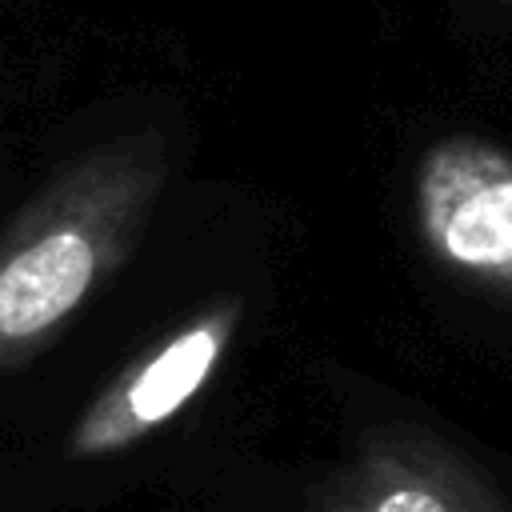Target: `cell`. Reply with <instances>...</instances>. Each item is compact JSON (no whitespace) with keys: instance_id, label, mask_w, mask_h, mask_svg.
<instances>
[{"instance_id":"cell-2","label":"cell","mask_w":512,"mask_h":512,"mask_svg":"<svg viewBox=\"0 0 512 512\" xmlns=\"http://www.w3.org/2000/svg\"><path fill=\"white\" fill-rule=\"evenodd\" d=\"M424 252L456 280L512 304V152L472 136L432 140L412 172Z\"/></svg>"},{"instance_id":"cell-5","label":"cell","mask_w":512,"mask_h":512,"mask_svg":"<svg viewBox=\"0 0 512 512\" xmlns=\"http://www.w3.org/2000/svg\"><path fill=\"white\" fill-rule=\"evenodd\" d=\"M500 4H512V0H500Z\"/></svg>"},{"instance_id":"cell-3","label":"cell","mask_w":512,"mask_h":512,"mask_svg":"<svg viewBox=\"0 0 512 512\" xmlns=\"http://www.w3.org/2000/svg\"><path fill=\"white\" fill-rule=\"evenodd\" d=\"M240 324L244 300L216 296L188 312L180 324H172L160 340L140 348L72 420L64 440L68 456L104 460L156 436L212 384Z\"/></svg>"},{"instance_id":"cell-4","label":"cell","mask_w":512,"mask_h":512,"mask_svg":"<svg viewBox=\"0 0 512 512\" xmlns=\"http://www.w3.org/2000/svg\"><path fill=\"white\" fill-rule=\"evenodd\" d=\"M316 512H508L492 480L444 436L384 424L356 436L316 488Z\"/></svg>"},{"instance_id":"cell-1","label":"cell","mask_w":512,"mask_h":512,"mask_svg":"<svg viewBox=\"0 0 512 512\" xmlns=\"http://www.w3.org/2000/svg\"><path fill=\"white\" fill-rule=\"evenodd\" d=\"M172 172L160 132L68 160L0 228V376L48 348L124 268Z\"/></svg>"}]
</instances>
